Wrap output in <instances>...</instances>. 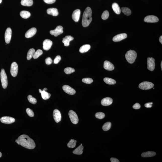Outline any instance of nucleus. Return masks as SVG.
I'll use <instances>...</instances> for the list:
<instances>
[{"mask_svg":"<svg viewBox=\"0 0 162 162\" xmlns=\"http://www.w3.org/2000/svg\"><path fill=\"white\" fill-rule=\"evenodd\" d=\"M20 145L29 149H33L36 147V144L33 140L26 135H20L18 138Z\"/></svg>","mask_w":162,"mask_h":162,"instance_id":"nucleus-1","label":"nucleus"},{"mask_svg":"<svg viewBox=\"0 0 162 162\" xmlns=\"http://www.w3.org/2000/svg\"><path fill=\"white\" fill-rule=\"evenodd\" d=\"M92 11L91 8L87 7L86 8L83 14L82 24L83 27H88L92 20Z\"/></svg>","mask_w":162,"mask_h":162,"instance_id":"nucleus-2","label":"nucleus"},{"mask_svg":"<svg viewBox=\"0 0 162 162\" xmlns=\"http://www.w3.org/2000/svg\"><path fill=\"white\" fill-rule=\"evenodd\" d=\"M137 56V54L135 51L130 50L127 52L125 57L127 61L129 63L132 64L135 62Z\"/></svg>","mask_w":162,"mask_h":162,"instance_id":"nucleus-3","label":"nucleus"},{"mask_svg":"<svg viewBox=\"0 0 162 162\" xmlns=\"http://www.w3.org/2000/svg\"><path fill=\"white\" fill-rule=\"evenodd\" d=\"M0 78L2 86L4 89L6 88L8 86V79L4 69L1 70L0 73Z\"/></svg>","mask_w":162,"mask_h":162,"instance_id":"nucleus-4","label":"nucleus"},{"mask_svg":"<svg viewBox=\"0 0 162 162\" xmlns=\"http://www.w3.org/2000/svg\"><path fill=\"white\" fill-rule=\"evenodd\" d=\"M154 84L153 83L148 81H144L140 83L139 85V88L142 90L150 89L154 87Z\"/></svg>","mask_w":162,"mask_h":162,"instance_id":"nucleus-5","label":"nucleus"},{"mask_svg":"<svg viewBox=\"0 0 162 162\" xmlns=\"http://www.w3.org/2000/svg\"><path fill=\"white\" fill-rule=\"evenodd\" d=\"M69 117L71 122L74 124H77L78 122V115L74 111L70 110L68 113Z\"/></svg>","mask_w":162,"mask_h":162,"instance_id":"nucleus-6","label":"nucleus"},{"mask_svg":"<svg viewBox=\"0 0 162 162\" xmlns=\"http://www.w3.org/2000/svg\"><path fill=\"white\" fill-rule=\"evenodd\" d=\"M155 60L153 57H148L147 59V68L151 71L154 70L155 68Z\"/></svg>","mask_w":162,"mask_h":162,"instance_id":"nucleus-7","label":"nucleus"},{"mask_svg":"<svg viewBox=\"0 0 162 162\" xmlns=\"http://www.w3.org/2000/svg\"><path fill=\"white\" fill-rule=\"evenodd\" d=\"M63 27L62 26H58L54 30L50 31V33L52 35H54L55 37H57L63 33Z\"/></svg>","mask_w":162,"mask_h":162,"instance_id":"nucleus-8","label":"nucleus"},{"mask_svg":"<svg viewBox=\"0 0 162 162\" xmlns=\"http://www.w3.org/2000/svg\"><path fill=\"white\" fill-rule=\"evenodd\" d=\"M18 71V66L16 62H14L11 64L10 72L13 77H15Z\"/></svg>","mask_w":162,"mask_h":162,"instance_id":"nucleus-9","label":"nucleus"},{"mask_svg":"<svg viewBox=\"0 0 162 162\" xmlns=\"http://www.w3.org/2000/svg\"><path fill=\"white\" fill-rule=\"evenodd\" d=\"M0 120L1 122L5 124H11L15 121V119L14 118L10 116L2 117Z\"/></svg>","mask_w":162,"mask_h":162,"instance_id":"nucleus-10","label":"nucleus"},{"mask_svg":"<svg viewBox=\"0 0 162 162\" xmlns=\"http://www.w3.org/2000/svg\"><path fill=\"white\" fill-rule=\"evenodd\" d=\"M144 20L146 22L154 23L158 22L159 19L155 16L151 15L147 16L144 18Z\"/></svg>","mask_w":162,"mask_h":162,"instance_id":"nucleus-11","label":"nucleus"},{"mask_svg":"<svg viewBox=\"0 0 162 162\" xmlns=\"http://www.w3.org/2000/svg\"><path fill=\"white\" fill-rule=\"evenodd\" d=\"M11 35L12 30L10 28L8 27L6 30L5 34V41L7 44L10 43L11 40Z\"/></svg>","mask_w":162,"mask_h":162,"instance_id":"nucleus-12","label":"nucleus"},{"mask_svg":"<svg viewBox=\"0 0 162 162\" xmlns=\"http://www.w3.org/2000/svg\"><path fill=\"white\" fill-rule=\"evenodd\" d=\"M53 116L54 119L56 123L60 122L61 119V115L60 112L57 109L54 110Z\"/></svg>","mask_w":162,"mask_h":162,"instance_id":"nucleus-13","label":"nucleus"},{"mask_svg":"<svg viewBox=\"0 0 162 162\" xmlns=\"http://www.w3.org/2000/svg\"><path fill=\"white\" fill-rule=\"evenodd\" d=\"M62 89L65 92L70 95H73L76 93L75 90L69 86L64 85L63 86Z\"/></svg>","mask_w":162,"mask_h":162,"instance_id":"nucleus-14","label":"nucleus"},{"mask_svg":"<svg viewBox=\"0 0 162 162\" xmlns=\"http://www.w3.org/2000/svg\"><path fill=\"white\" fill-rule=\"evenodd\" d=\"M127 35L126 33H123L117 35L114 37L113 39V41L118 42L126 38Z\"/></svg>","mask_w":162,"mask_h":162,"instance_id":"nucleus-15","label":"nucleus"},{"mask_svg":"<svg viewBox=\"0 0 162 162\" xmlns=\"http://www.w3.org/2000/svg\"><path fill=\"white\" fill-rule=\"evenodd\" d=\"M53 44L52 41L49 39H46L43 42V49L44 50L48 51L51 48Z\"/></svg>","mask_w":162,"mask_h":162,"instance_id":"nucleus-16","label":"nucleus"},{"mask_svg":"<svg viewBox=\"0 0 162 162\" xmlns=\"http://www.w3.org/2000/svg\"><path fill=\"white\" fill-rule=\"evenodd\" d=\"M36 32H37V29L36 28H32L26 32L25 34V37L27 38H31L35 35Z\"/></svg>","mask_w":162,"mask_h":162,"instance_id":"nucleus-17","label":"nucleus"},{"mask_svg":"<svg viewBox=\"0 0 162 162\" xmlns=\"http://www.w3.org/2000/svg\"><path fill=\"white\" fill-rule=\"evenodd\" d=\"M80 14H81V11L80 10L77 9L74 10L72 15L73 20L76 22H78L79 20Z\"/></svg>","mask_w":162,"mask_h":162,"instance_id":"nucleus-18","label":"nucleus"},{"mask_svg":"<svg viewBox=\"0 0 162 162\" xmlns=\"http://www.w3.org/2000/svg\"><path fill=\"white\" fill-rule=\"evenodd\" d=\"M104 68L108 71H111L114 69V66L111 62L109 61H106L104 64Z\"/></svg>","mask_w":162,"mask_h":162,"instance_id":"nucleus-19","label":"nucleus"},{"mask_svg":"<svg viewBox=\"0 0 162 162\" xmlns=\"http://www.w3.org/2000/svg\"><path fill=\"white\" fill-rule=\"evenodd\" d=\"M113 103V100L110 97H106L102 100L101 103L104 106H108L112 104Z\"/></svg>","mask_w":162,"mask_h":162,"instance_id":"nucleus-20","label":"nucleus"},{"mask_svg":"<svg viewBox=\"0 0 162 162\" xmlns=\"http://www.w3.org/2000/svg\"><path fill=\"white\" fill-rule=\"evenodd\" d=\"M74 38L70 36H65L63 38L62 42L64 44V46H68L70 44V42L73 40Z\"/></svg>","mask_w":162,"mask_h":162,"instance_id":"nucleus-21","label":"nucleus"},{"mask_svg":"<svg viewBox=\"0 0 162 162\" xmlns=\"http://www.w3.org/2000/svg\"><path fill=\"white\" fill-rule=\"evenodd\" d=\"M47 12L48 14L54 16H56L59 14L57 9L55 8H50L48 9Z\"/></svg>","mask_w":162,"mask_h":162,"instance_id":"nucleus-22","label":"nucleus"},{"mask_svg":"<svg viewBox=\"0 0 162 162\" xmlns=\"http://www.w3.org/2000/svg\"><path fill=\"white\" fill-rule=\"evenodd\" d=\"M112 8L115 13L118 14H120L121 12V9L117 3H114L112 4Z\"/></svg>","mask_w":162,"mask_h":162,"instance_id":"nucleus-23","label":"nucleus"},{"mask_svg":"<svg viewBox=\"0 0 162 162\" xmlns=\"http://www.w3.org/2000/svg\"><path fill=\"white\" fill-rule=\"evenodd\" d=\"M91 48L89 45H83L80 48L79 52L81 53H83L88 52Z\"/></svg>","mask_w":162,"mask_h":162,"instance_id":"nucleus-24","label":"nucleus"},{"mask_svg":"<svg viewBox=\"0 0 162 162\" xmlns=\"http://www.w3.org/2000/svg\"><path fill=\"white\" fill-rule=\"evenodd\" d=\"M156 155V153L154 152L148 151L143 153L141 156L143 157H154Z\"/></svg>","mask_w":162,"mask_h":162,"instance_id":"nucleus-25","label":"nucleus"},{"mask_svg":"<svg viewBox=\"0 0 162 162\" xmlns=\"http://www.w3.org/2000/svg\"><path fill=\"white\" fill-rule=\"evenodd\" d=\"M21 4L24 6H31L33 4V0H21Z\"/></svg>","mask_w":162,"mask_h":162,"instance_id":"nucleus-26","label":"nucleus"},{"mask_svg":"<svg viewBox=\"0 0 162 162\" xmlns=\"http://www.w3.org/2000/svg\"><path fill=\"white\" fill-rule=\"evenodd\" d=\"M83 149H84V147L82 145H81L74 150L73 153L75 154L79 155H81L83 153Z\"/></svg>","mask_w":162,"mask_h":162,"instance_id":"nucleus-27","label":"nucleus"},{"mask_svg":"<svg viewBox=\"0 0 162 162\" xmlns=\"http://www.w3.org/2000/svg\"><path fill=\"white\" fill-rule=\"evenodd\" d=\"M41 93V94L42 98L43 100H48L51 97V94L50 93H48V92H46V91L42 90Z\"/></svg>","mask_w":162,"mask_h":162,"instance_id":"nucleus-28","label":"nucleus"},{"mask_svg":"<svg viewBox=\"0 0 162 162\" xmlns=\"http://www.w3.org/2000/svg\"><path fill=\"white\" fill-rule=\"evenodd\" d=\"M20 15L24 19H27L30 16V13L28 11H22L20 13Z\"/></svg>","mask_w":162,"mask_h":162,"instance_id":"nucleus-29","label":"nucleus"},{"mask_svg":"<svg viewBox=\"0 0 162 162\" xmlns=\"http://www.w3.org/2000/svg\"><path fill=\"white\" fill-rule=\"evenodd\" d=\"M104 81L106 84L109 85H113L116 84V81L111 78H105L104 79Z\"/></svg>","mask_w":162,"mask_h":162,"instance_id":"nucleus-30","label":"nucleus"},{"mask_svg":"<svg viewBox=\"0 0 162 162\" xmlns=\"http://www.w3.org/2000/svg\"><path fill=\"white\" fill-rule=\"evenodd\" d=\"M121 10L125 15L127 16L130 15L132 13L131 10L127 7H122Z\"/></svg>","mask_w":162,"mask_h":162,"instance_id":"nucleus-31","label":"nucleus"},{"mask_svg":"<svg viewBox=\"0 0 162 162\" xmlns=\"http://www.w3.org/2000/svg\"><path fill=\"white\" fill-rule=\"evenodd\" d=\"M35 52V50L34 49H31L29 50L27 53V59L30 60L31 59L32 57H33Z\"/></svg>","mask_w":162,"mask_h":162,"instance_id":"nucleus-32","label":"nucleus"},{"mask_svg":"<svg viewBox=\"0 0 162 162\" xmlns=\"http://www.w3.org/2000/svg\"><path fill=\"white\" fill-rule=\"evenodd\" d=\"M77 141L73 139L70 140L67 144V146L70 148H74L76 145Z\"/></svg>","mask_w":162,"mask_h":162,"instance_id":"nucleus-33","label":"nucleus"},{"mask_svg":"<svg viewBox=\"0 0 162 162\" xmlns=\"http://www.w3.org/2000/svg\"><path fill=\"white\" fill-rule=\"evenodd\" d=\"M111 124L110 122H107L104 124L103 126V129L105 131H107L110 129Z\"/></svg>","mask_w":162,"mask_h":162,"instance_id":"nucleus-34","label":"nucleus"},{"mask_svg":"<svg viewBox=\"0 0 162 162\" xmlns=\"http://www.w3.org/2000/svg\"><path fill=\"white\" fill-rule=\"evenodd\" d=\"M43 54V52L40 49H38L35 52L33 57L34 59H37Z\"/></svg>","mask_w":162,"mask_h":162,"instance_id":"nucleus-35","label":"nucleus"},{"mask_svg":"<svg viewBox=\"0 0 162 162\" xmlns=\"http://www.w3.org/2000/svg\"><path fill=\"white\" fill-rule=\"evenodd\" d=\"M28 99L30 103L33 104H35L37 103V100L36 98H34L31 95H30L28 96Z\"/></svg>","mask_w":162,"mask_h":162,"instance_id":"nucleus-36","label":"nucleus"},{"mask_svg":"<svg viewBox=\"0 0 162 162\" xmlns=\"http://www.w3.org/2000/svg\"><path fill=\"white\" fill-rule=\"evenodd\" d=\"M64 71L65 74H69L74 72L75 71V70L72 68L67 67L64 69Z\"/></svg>","mask_w":162,"mask_h":162,"instance_id":"nucleus-37","label":"nucleus"},{"mask_svg":"<svg viewBox=\"0 0 162 162\" xmlns=\"http://www.w3.org/2000/svg\"><path fill=\"white\" fill-rule=\"evenodd\" d=\"M105 115L103 112H99L96 113L95 114L96 117L99 119H103L105 117Z\"/></svg>","mask_w":162,"mask_h":162,"instance_id":"nucleus-38","label":"nucleus"},{"mask_svg":"<svg viewBox=\"0 0 162 162\" xmlns=\"http://www.w3.org/2000/svg\"><path fill=\"white\" fill-rule=\"evenodd\" d=\"M109 14L108 11L107 10H106L102 14V18L104 20H106L108 18Z\"/></svg>","mask_w":162,"mask_h":162,"instance_id":"nucleus-39","label":"nucleus"},{"mask_svg":"<svg viewBox=\"0 0 162 162\" xmlns=\"http://www.w3.org/2000/svg\"><path fill=\"white\" fill-rule=\"evenodd\" d=\"M82 81L86 84H91L93 82V80L91 78H85L83 79Z\"/></svg>","mask_w":162,"mask_h":162,"instance_id":"nucleus-40","label":"nucleus"},{"mask_svg":"<svg viewBox=\"0 0 162 162\" xmlns=\"http://www.w3.org/2000/svg\"><path fill=\"white\" fill-rule=\"evenodd\" d=\"M26 112L29 116L33 117L34 116V114L33 110L30 109V108H27L26 110Z\"/></svg>","mask_w":162,"mask_h":162,"instance_id":"nucleus-41","label":"nucleus"},{"mask_svg":"<svg viewBox=\"0 0 162 162\" xmlns=\"http://www.w3.org/2000/svg\"><path fill=\"white\" fill-rule=\"evenodd\" d=\"M61 60V56L59 55L57 56L55 58L54 60V63L55 64H57Z\"/></svg>","mask_w":162,"mask_h":162,"instance_id":"nucleus-42","label":"nucleus"},{"mask_svg":"<svg viewBox=\"0 0 162 162\" xmlns=\"http://www.w3.org/2000/svg\"><path fill=\"white\" fill-rule=\"evenodd\" d=\"M45 62L47 65H50L53 62L52 59L50 57H48L45 59Z\"/></svg>","mask_w":162,"mask_h":162,"instance_id":"nucleus-43","label":"nucleus"},{"mask_svg":"<svg viewBox=\"0 0 162 162\" xmlns=\"http://www.w3.org/2000/svg\"><path fill=\"white\" fill-rule=\"evenodd\" d=\"M141 105L139 103H137L133 105V108L134 109H138L141 108Z\"/></svg>","mask_w":162,"mask_h":162,"instance_id":"nucleus-44","label":"nucleus"},{"mask_svg":"<svg viewBox=\"0 0 162 162\" xmlns=\"http://www.w3.org/2000/svg\"><path fill=\"white\" fill-rule=\"evenodd\" d=\"M56 0H44L45 2L48 4L54 3L56 2Z\"/></svg>","mask_w":162,"mask_h":162,"instance_id":"nucleus-45","label":"nucleus"},{"mask_svg":"<svg viewBox=\"0 0 162 162\" xmlns=\"http://www.w3.org/2000/svg\"><path fill=\"white\" fill-rule=\"evenodd\" d=\"M153 104L152 103H149L145 104V106L147 108H151L152 107V105Z\"/></svg>","mask_w":162,"mask_h":162,"instance_id":"nucleus-46","label":"nucleus"},{"mask_svg":"<svg viewBox=\"0 0 162 162\" xmlns=\"http://www.w3.org/2000/svg\"><path fill=\"white\" fill-rule=\"evenodd\" d=\"M110 161L111 162H119V161L118 159L114 158H111L110 159Z\"/></svg>","mask_w":162,"mask_h":162,"instance_id":"nucleus-47","label":"nucleus"},{"mask_svg":"<svg viewBox=\"0 0 162 162\" xmlns=\"http://www.w3.org/2000/svg\"><path fill=\"white\" fill-rule=\"evenodd\" d=\"M159 41H160V43L162 44V36H160V39H159Z\"/></svg>","mask_w":162,"mask_h":162,"instance_id":"nucleus-48","label":"nucleus"},{"mask_svg":"<svg viewBox=\"0 0 162 162\" xmlns=\"http://www.w3.org/2000/svg\"><path fill=\"white\" fill-rule=\"evenodd\" d=\"M15 142H16L18 144V145H20L19 143L18 140H15Z\"/></svg>","mask_w":162,"mask_h":162,"instance_id":"nucleus-49","label":"nucleus"},{"mask_svg":"<svg viewBox=\"0 0 162 162\" xmlns=\"http://www.w3.org/2000/svg\"><path fill=\"white\" fill-rule=\"evenodd\" d=\"M47 90L48 89L47 88H45L43 90H44V91H46V90Z\"/></svg>","mask_w":162,"mask_h":162,"instance_id":"nucleus-50","label":"nucleus"},{"mask_svg":"<svg viewBox=\"0 0 162 162\" xmlns=\"http://www.w3.org/2000/svg\"><path fill=\"white\" fill-rule=\"evenodd\" d=\"M161 66L162 70V61L161 64Z\"/></svg>","mask_w":162,"mask_h":162,"instance_id":"nucleus-51","label":"nucleus"},{"mask_svg":"<svg viewBox=\"0 0 162 162\" xmlns=\"http://www.w3.org/2000/svg\"><path fill=\"white\" fill-rule=\"evenodd\" d=\"M2 153H1L0 152V158H1V157H2Z\"/></svg>","mask_w":162,"mask_h":162,"instance_id":"nucleus-52","label":"nucleus"},{"mask_svg":"<svg viewBox=\"0 0 162 162\" xmlns=\"http://www.w3.org/2000/svg\"><path fill=\"white\" fill-rule=\"evenodd\" d=\"M2 2V0H0V3H1Z\"/></svg>","mask_w":162,"mask_h":162,"instance_id":"nucleus-53","label":"nucleus"}]
</instances>
